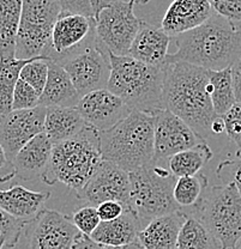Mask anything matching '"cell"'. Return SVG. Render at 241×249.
Here are the masks:
<instances>
[{"label":"cell","instance_id":"cell-39","mask_svg":"<svg viewBox=\"0 0 241 249\" xmlns=\"http://www.w3.org/2000/svg\"><path fill=\"white\" fill-rule=\"evenodd\" d=\"M96 209L101 222H110V220L116 219V218L120 217L126 210H129L124 204L114 200L102 202V204L98 205Z\"/></svg>","mask_w":241,"mask_h":249},{"label":"cell","instance_id":"cell-31","mask_svg":"<svg viewBox=\"0 0 241 249\" xmlns=\"http://www.w3.org/2000/svg\"><path fill=\"white\" fill-rule=\"evenodd\" d=\"M28 224L29 222L18 219L0 209V245L9 249L16 247Z\"/></svg>","mask_w":241,"mask_h":249},{"label":"cell","instance_id":"cell-34","mask_svg":"<svg viewBox=\"0 0 241 249\" xmlns=\"http://www.w3.org/2000/svg\"><path fill=\"white\" fill-rule=\"evenodd\" d=\"M71 220L74 227L79 230V232L89 236L96 230L98 224L101 223L97 209L95 206H92V205H88V206L76 210V212L72 214Z\"/></svg>","mask_w":241,"mask_h":249},{"label":"cell","instance_id":"cell-25","mask_svg":"<svg viewBox=\"0 0 241 249\" xmlns=\"http://www.w3.org/2000/svg\"><path fill=\"white\" fill-rule=\"evenodd\" d=\"M23 0H0V58L16 56Z\"/></svg>","mask_w":241,"mask_h":249},{"label":"cell","instance_id":"cell-18","mask_svg":"<svg viewBox=\"0 0 241 249\" xmlns=\"http://www.w3.org/2000/svg\"><path fill=\"white\" fill-rule=\"evenodd\" d=\"M53 146L54 144L45 132L36 136L15 157L11 163L12 173L0 178V181L5 182L15 176L22 180L41 178L48 167Z\"/></svg>","mask_w":241,"mask_h":249},{"label":"cell","instance_id":"cell-27","mask_svg":"<svg viewBox=\"0 0 241 249\" xmlns=\"http://www.w3.org/2000/svg\"><path fill=\"white\" fill-rule=\"evenodd\" d=\"M33 59L22 60L16 56L0 58V119L12 111L15 88L19 80L20 71Z\"/></svg>","mask_w":241,"mask_h":249},{"label":"cell","instance_id":"cell-20","mask_svg":"<svg viewBox=\"0 0 241 249\" xmlns=\"http://www.w3.org/2000/svg\"><path fill=\"white\" fill-rule=\"evenodd\" d=\"M187 214L179 210L155 218L138 233V242L144 249H178V237Z\"/></svg>","mask_w":241,"mask_h":249},{"label":"cell","instance_id":"cell-9","mask_svg":"<svg viewBox=\"0 0 241 249\" xmlns=\"http://www.w3.org/2000/svg\"><path fill=\"white\" fill-rule=\"evenodd\" d=\"M134 5L115 0L95 17L97 41L110 53L118 56L129 55L134 37L144 20L133 11Z\"/></svg>","mask_w":241,"mask_h":249},{"label":"cell","instance_id":"cell-8","mask_svg":"<svg viewBox=\"0 0 241 249\" xmlns=\"http://www.w3.org/2000/svg\"><path fill=\"white\" fill-rule=\"evenodd\" d=\"M61 14L58 0H23L16 38V58H38L51 47L53 28Z\"/></svg>","mask_w":241,"mask_h":249},{"label":"cell","instance_id":"cell-24","mask_svg":"<svg viewBox=\"0 0 241 249\" xmlns=\"http://www.w3.org/2000/svg\"><path fill=\"white\" fill-rule=\"evenodd\" d=\"M85 123L77 108L49 107L46 111L45 133L54 145L69 140L82 132Z\"/></svg>","mask_w":241,"mask_h":249},{"label":"cell","instance_id":"cell-46","mask_svg":"<svg viewBox=\"0 0 241 249\" xmlns=\"http://www.w3.org/2000/svg\"><path fill=\"white\" fill-rule=\"evenodd\" d=\"M112 249H144L142 247L141 245H139V242L137 243H133V245L131 246H128V247H123V248H112Z\"/></svg>","mask_w":241,"mask_h":249},{"label":"cell","instance_id":"cell-10","mask_svg":"<svg viewBox=\"0 0 241 249\" xmlns=\"http://www.w3.org/2000/svg\"><path fill=\"white\" fill-rule=\"evenodd\" d=\"M59 65L71 78L80 97L92 91L107 89L111 77L110 52L97 40Z\"/></svg>","mask_w":241,"mask_h":249},{"label":"cell","instance_id":"cell-22","mask_svg":"<svg viewBox=\"0 0 241 249\" xmlns=\"http://www.w3.org/2000/svg\"><path fill=\"white\" fill-rule=\"evenodd\" d=\"M49 198V192L30 191L16 185L9 189H0V209L18 219L30 223L45 209Z\"/></svg>","mask_w":241,"mask_h":249},{"label":"cell","instance_id":"cell-48","mask_svg":"<svg viewBox=\"0 0 241 249\" xmlns=\"http://www.w3.org/2000/svg\"><path fill=\"white\" fill-rule=\"evenodd\" d=\"M237 156H238V158H241V151H238Z\"/></svg>","mask_w":241,"mask_h":249},{"label":"cell","instance_id":"cell-1","mask_svg":"<svg viewBox=\"0 0 241 249\" xmlns=\"http://www.w3.org/2000/svg\"><path fill=\"white\" fill-rule=\"evenodd\" d=\"M172 41L177 52L168 54L166 64L181 61L209 71H222L241 59V22H230L214 12L201 27L172 37Z\"/></svg>","mask_w":241,"mask_h":249},{"label":"cell","instance_id":"cell-44","mask_svg":"<svg viewBox=\"0 0 241 249\" xmlns=\"http://www.w3.org/2000/svg\"><path fill=\"white\" fill-rule=\"evenodd\" d=\"M7 163V158H6V155H5V151L4 149L1 147V145H0V168L4 167L5 164Z\"/></svg>","mask_w":241,"mask_h":249},{"label":"cell","instance_id":"cell-19","mask_svg":"<svg viewBox=\"0 0 241 249\" xmlns=\"http://www.w3.org/2000/svg\"><path fill=\"white\" fill-rule=\"evenodd\" d=\"M172 37L161 27L143 22L130 48L129 56L150 66H163Z\"/></svg>","mask_w":241,"mask_h":249},{"label":"cell","instance_id":"cell-42","mask_svg":"<svg viewBox=\"0 0 241 249\" xmlns=\"http://www.w3.org/2000/svg\"><path fill=\"white\" fill-rule=\"evenodd\" d=\"M114 1H115V0H90V4H92L95 17H96V16L100 14L103 9L110 6V5Z\"/></svg>","mask_w":241,"mask_h":249},{"label":"cell","instance_id":"cell-26","mask_svg":"<svg viewBox=\"0 0 241 249\" xmlns=\"http://www.w3.org/2000/svg\"><path fill=\"white\" fill-rule=\"evenodd\" d=\"M212 156H214L212 150L210 149L206 142H204L192 149L172 156L167 160L168 169L178 178L197 175L201 173L202 168L211 160Z\"/></svg>","mask_w":241,"mask_h":249},{"label":"cell","instance_id":"cell-4","mask_svg":"<svg viewBox=\"0 0 241 249\" xmlns=\"http://www.w3.org/2000/svg\"><path fill=\"white\" fill-rule=\"evenodd\" d=\"M102 160L132 173L155 158V115L132 110L107 131L100 132Z\"/></svg>","mask_w":241,"mask_h":249},{"label":"cell","instance_id":"cell-32","mask_svg":"<svg viewBox=\"0 0 241 249\" xmlns=\"http://www.w3.org/2000/svg\"><path fill=\"white\" fill-rule=\"evenodd\" d=\"M49 61L43 56L33 59L20 71L19 78L33 87L38 93H42L48 79Z\"/></svg>","mask_w":241,"mask_h":249},{"label":"cell","instance_id":"cell-28","mask_svg":"<svg viewBox=\"0 0 241 249\" xmlns=\"http://www.w3.org/2000/svg\"><path fill=\"white\" fill-rule=\"evenodd\" d=\"M178 249H222V246L199 218L187 216L179 232Z\"/></svg>","mask_w":241,"mask_h":249},{"label":"cell","instance_id":"cell-17","mask_svg":"<svg viewBox=\"0 0 241 249\" xmlns=\"http://www.w3.org/2000/svg\"><path fill=\"white\" fill-rule=\"evenodd\" d=\"M214 14L208 0H173L163 16L161 28L170 37L201 27Z\"/></svg>","mask_w":241,"mask_h":249},{"label":"cell","instance_id":"cell-29","mask_svg":"<svg viewBox=\"0 0 241 249\" xmlns=\"http://www.w3.org/2000/svg\"><path fill=\"white\" fill-rule=\"evenodd\" d=\"M208 90L216 115H224L237 103L230 67L222 71H209Z\"/></svg>","mask_w":241,"mask_h":249},{"label":"cell","instance_id":"cell-35","mask_svg":"<svg viewBox=\"0 0 241 249\" xmlns=\"http://www.w3.org/2000/svg\"><path fill=\"white\" fill-rule=\"evenodd\" d=\"M221 118L223 119L225 134L237 145L238 151H241V103H235Z\"/></svg>","mask_w":241,"mask_h":249},{"label":"cell","instance_id":"cell-23","mask_svg":"<svg viewBox=\"0 0 241 249\" xmlns=\"http://www.w3.org/2000/svg\"><path fill=\"white\" fill-rule=\"evenodd\" d=\"M80 98L64 67L56 62L49 61L48 79L40 96V106L46 108H76Z\"/></svg>","mask_w":241,"mask_h":249},{"label":"cell","instance_id":"cell-41","mask_svg":"<svg viewBox=\"0 0 241 249\" xmlns=\"http://www.w3.org/2000/svg\"><path fill=\"white\" fill-rule=\"evenodd\" d=\"M232 80H233V89H234L235 101L241 103V59L235 62L232 67Z\"/></svg>","mask_w":241,"mask_h":249},{"label":"cell","instance_id":"cell-37","mask_svg":"<svg viewBox=\"0 0 241 249\" xmlns=\"http://www.w3.org/2000/svg\"><path fill=\"white\" fill-rule=\"evenodd\" d=\"M217 175L222 181H225L228 176H230V182L234 183L241 194V158L222 162L217 168Z\"/></svg>","mask_w":241,"mask_h":249},{"label":"cell","instance_id":"cell-3","mask_svg":"<svg viewBox=\"0 0 241 249\" xmlns=\"http://www.w3.org/2000/svg\"><path fill=\"white\" fill-rule=\"evenodd\" d=\"M111 77L107 89L131 110L156 115L165 110V65L150 66L131 56L110 53Z\"/></svg>","mask_w":241,"mask_h":249},{"label":"cell","instance_id":"cell-12","mask_svg":"<svg viewBox=\"0 0 241 249\" xmlns=\"http://www.w3.org/2000/svg\"><path fill=\"white\" fill-rule=\"evenodd\" d=\"M78 233L71 218L43 209L25 228L27 249H72Z\"/></svg>","mask_w":241,"mask_h":249},{"label":"cell","instance_id":"cell-6","mask_svg":"<svg viewBox=\"0 0 241 249\" xmlns=\"http://www.w3.org/2000/svg\"><path fill=\"white\" fill-rule=\"evenodd\" d=\"M161 162L154 158L150 164L129 173L130 207L138 217L142 229L155 218L180 210L173 196L178 178Z\"/></svg>","mask_w":241,"mask_h":249},{"label":"cell","instance_id":"cell-33","mask_svg":"<svg viewBox=\"0 0 241 249\" xmlns=\"http://www.w3.org/2000/svg\"><path fill=\"white\" fill-rule=\"evenodd\" d=\"M40 93L36 91L28 83L22 80L17 82L14 92V102L12 110H25L33 109L40 106Z\"/></svg>","mask_w":241,"mask_h":249},{"label":"cell","instance_id":"cell-7","mask_svg":"<svg viewBox=\"0 0 241 249\" xmlns=\"http://www.w3.org/2000/svg\"><path fill=\"white\" fill-rule=\"evenodd\" d=\"M190 216L204 223L222 249H234L241 241V194L233 182L212 187Z\"/></svg>","mask_w":241,"mask_h":249},{"label":"cell","instance_id":"cell-40","mask_svg":"<svg viewBox=\"0 0 241 249\" xmlns=\"http://www.w3.org/2000/svg\"><path fill=\"white\" fill-rule=\"evenodd\" d=\"M72 249H112L110 247H106V246L100 245L96 241L93 240L89 235H85V233L79 232L77 235L76 240H74Z\"/></svg>","mask_w":241,"mask_h":249},{"label":"cell","instance_id":"cell-30","mask_svg":"<svg viewBox=\"0 0 241 249\" xmlns=\"http://www.w3.org/2000/svg\"><path fill=\"white\" fill-rule=\"evenodd\" d=\"M206 186H208V178L202 173L193 176L179 178L174 186L173 196L180 210L185 212L187 209H191V211L193 212L203 199ZM192 212L190 214H192Z\"/></svg>","mask_w":241,"mask_h":249},{"label":"cell","instance_id":"cell-45","mask_svg":"<svg viewBox=\"0 0 241 249\" xmlns=\"http://www.w3.org/2000/svg\"><path fill=\"white\" fill-rule=\"evenodd\" d=\"M121 1H125V2H132L133 5H143L149 2L150 0H121Z\"/></svg>","mask_w":241,"mask_h":249},{"label":"cell","instance_id":"cell-15","mask_svg":"<svg viewBox=\"0 0 241 249\" xmlns=\"http://www.w3.org/2000/svg\"><path fill=\"white\" fill-rule=\"evenodd\" d=\"M204 142L205 139L168 109L155 115V160H168Z\"/></svg>","mask_w":241,"mask_h":249},{"label":"cell","instance_id":"cell-21","mask_svg":"<svg viewBox=\"0 0 241 249\" xmlns=\"http://www.w3.org/2000/svg\"><path fill=\"white\" fill-rule=\"evenodd\" d=\"M141 230L138 217L129 209L116 219L101 222L90 237L106 247L123 248L138 242Z\"/></svg>","mask_w":241,"mask_h":249},{"label":"cell","instance_id":"cell-11","mask_svg":"<svg viewBox=\"0 0 241 249\" xmlns=\"http://www.w3.org/2000/svg\"><path fill=\"white\" fill-rule=\"evenodd\" d=\"M95 18L60 14L52 33L51 47L45 54L48 61L61 64L67 58L96 42Z\"/></svg>","mask_w":241,"mask_h":249},{"label":"cell","instance_id":"cell-5","mask_svg":"<svg viewBox=\"0 0 241 249\" xmlns=\"http://www.w3.org/2000/svg\"><path fill=\"white\" fill-rule=\"evenodd\" d=\"M101 162L100 132L87 124L76 137L54 145L41 178L47 185L60 182L78 193Z\"/></svg>","mask_w":241,"mask_h":249},{"label":"cell","instance_id":"cell-13","mask_svg":"<svg viewBox=\"0 0 241 249\" xmlns=\"http://www.w3.org/2000/svg\"><path fill=\"white\" fill-rule=\"evenodd\" d=\"M47 108L38 106L25 110H12L0 119V145L7 163L14 162L18 152L38 134L45 131Z\"/></svg>","mask_w":241,"mask_h":249},{"label":"cell","instance_id":"cell-47","mask_svg":"<svg viewBox=\"0 0 241 249\" xmlns=\"http://www.w3.org/2000/svg\"><path fill=\"white\" fill-rule=\"evenodd\" d=\"M234 249H241V241H240V242H238V245L235 246Z\"/></svg>","mask_w":241,"mask_h":249},{"label":"cell","instance_id":"cell-2","mask_svg":"<svg viewBox=\"0 0 241 249\" xmlns=\"http://www.w3.org/2000/svg\"><path fill=\"white\" fill-rule=\"evenodd\" d=\"M209 71L187 62L165 64L166 108L205 139L219 116L208 90Z\"/></svg>","mask_w":241,"mask_h":249},{"label":"cell","instance_id":"cell-36","mask_svg":"<svg viewBox=\"0 0 241 249\" xmlns=\"http://www.w3.org/2000/svg\"><path fill=\"white\" fill-rule=\"evenodd\" d=\"M212 11L230 22H241V0H208Z\"/></svg>","mask_w":241,"mask_h":249},{"label":"cell","instance_id":"cell-49","mask_svg":"<svg viewBox=\"0 0 241 249\" xmlns=\"http://www.w3.org/2000/svg\"><path fill=\"white\" fill-rule=\"evenodd\" d=\"M4 248V245H0V249H2Z\"/></svg>","mask_w":241,"mask_h":249},{"label":"cell","instance_id":"cell-16","mask_svg":"<svg viewBox=\"0 0 241 249\" xmlns=\"http://www.w3.org/2000/svg\"><path fill=\"white\" fill-rule=\"evenodd\" d=\"M76 108L83 120L98 132L112 128L132 111L108 89L87 93L80 98Z\"/></svg>","mask_w":241,"mask_h":249},{"label":"cell","instance_id":"cell-14","mask_svg":"<svg viewBox=\"0 0 241 249\" xmlns=\"http://www.w3.org/2000/svg\"><path fill=\"white\" fill-rule=\"evenodd\" d=\"M130 192L131 185L128 171L113 163L102 160L87 185L76 194L80 200L95 207L105 201L114 200L121 202L131 210Z\"/></svg>","mask_w":241,"mask_h":249},{"label":"cell","instance_id":"cell-38","mask_svg":"<svg viewBox=\"0 0 241 249\" xmlns=\"http://www.w3.org/2000/svg\"><path fill=\"white\" fill-rule=\"evenodd\" d=\"M64 15H82L95 18L90 0H58Z\"/></svg>","mask_w":241,"mask_h":249},{"label":"cell","instance_id":"cell-43","mask_svg":"<svg viewBox=\"0 0 241 249\" xmlns=\"http://www.w3.org/2000/svg\"><path fill=\"white\" fill-rule=\"evenodd\" d=\"M211 132L215 134H221L224 132V123L221 116L216 118L211 124Z\"/></svg>","mask_w":241,"mask_h":249}]
</instances>
